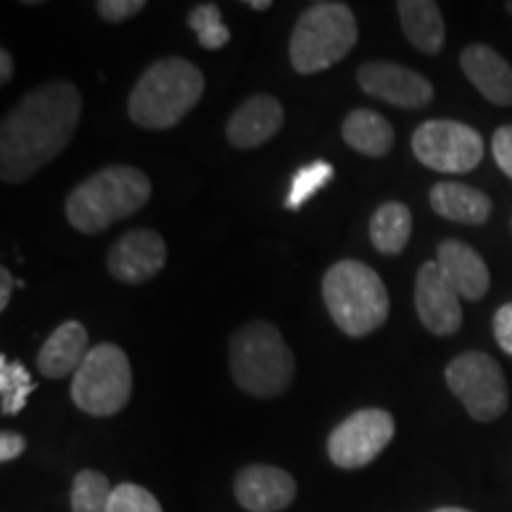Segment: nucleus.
<instances>
[{
  "instance_id": "1",
  "label": "nucleus",
  "mask_w": 512,
  "mask_h": 512,
  "mask_svg": "<svg viewBox=\"0 0 512 512\" xmlns=\"http://www.w3.org/2000/svg\"><path fill=\"white\" fill-rule=\"evenodd\" d=\"M83 98L69 81H53L24 95L0 126V178L17 185L60 155L79 126Z\"/></svg>"
},
{
  "instance_id": "2",
  "label": "nucleus",
  "mask_w": 512,
  "mask_h": 512,
  "mask_svg": "<svg viewBox=\"0 0 512 512\" xmlns=\"http://www.w3.org/2000/svg\"><path fill=\"white\" fill-rule=\"evenodd\" d=\"M152 183L136 166H107L69 192L64 214L79 233H102L150 202Z\"/></svg>"
},
{
  "instance_id": "3",
  "label": "nucleus",
  "mask_w": 512,
  "mask_h": 512,
  "mask_svg": "<svg viewBox=\"0 0 512 512\" xmlns=\"http://www.w3.org/2000/svg\"><path fill=\"white\" fill-rule=\"evenodd\" d=\"M204 95L200 67L181 57L157 60L140 76L128 98V117L147 131H164L181 119Z\"/></svg>"
},
{
  "instance_id": "4",
  "label": "nucleus",
  "mask_w": 512,
  "mask_h": 512,
  "mask_svg": "<svg viewBox=\"0 0 512 512\" xmlns=\"http://www.w3.org/2000/svg\"><path fill=\"white\" fill-rule=\"evenodd\" d=\"M230 373L256 399L285 394L294 377V354L275 325L254 320L230 339Z\"/></svg>"
},
{
  "instance_id": "5",
  "label": "nucleus",
  "mask_w": 512,
  "mask_h": 512,
  "mask_svg": "<svg viewBox=\"0 0 512 512\" xmlns=\"http://www.w3.org/2000/svg\"><path fill=\"white\" fill-rule=\"evenodd\" d=\"M323 299L337 328L349 337H366L389 316V292L382 278L363 261L344 259L328 268Z\"/></svg>"
},
{
  "instance_id": "6",
  "label": "nucleus",
  "mask_w": 512,
  "mask_h": 512,
  "mask_svg": "<svg viewBox=\"0 0 512 512\" xmlns=\"http://www.w3.org/2000/svg\"><path fill=\"white\" fill-rule=\"evenodd\" d=\"M358 41L354 10L344 3H316L292 29L290 62L297 74H318L344 60Z\"/></svg>"
},
{
  "instance_id": "7",
  "label": "nucleus",
  "mask_w": 512,
  "mask_h": 512,
  "mask_svg": "<svg viewBox=\"0 0 512 512\" xmlns=\"http://www.w3.org/2000/svg\"><path fill=\"white\" fill-rule=\"evenodd\" d=\"M133 392V370L117 344H98L74 373L72 401L93 418H110L126 406Z\"/></svg>"
},
{
  "instance_id": "8",
  "label": "nucleus",
  "mask_w": 512,
  "mask_h": 512,
  "mask_svg": "<svg viewBox=\"0 0 512 512\" xmlns=\"http://www.w3.org/2000/svg\"><path fill=\"white\" fill-rule=\"evenodd\" d=\"M444 375L448 389L475 420L491 422L508 408V384L494 356L465 351L448 363Z\"/></svg>"
},
{
  "instance_id": "9",
  "label": "nucleus",
  "mask_w": 512,
  "mask_h": 512,
  "mask_svg": "<svg viewBox=\"0 0 512 512\" xmlns=\"http://www.w3.org/2000/svg\"><path fill=\"white\" fill-rule=\"evenodd\" d=\"M413 155L439 174H467L484 157V140L472 126L453 119H432L415 128Z\"/></svg>"
},
{
  "instance_id": "10",
  "label": "nucleus",
  "mask_w": 512,
  "mask_h": 512,
  "mask_svg": "<svg viewBox=\"0 0 512 512\" xmlns=\"http://www.w3.org/2000/svg\"><path fill=\"white\" fill-rule=\"evenodd\" d=\"M392 413L382 408H363L342 420L328 437V456L342 470H358L380 456L394 439Z\"/></svg>"
},
{
  "instance_id": "11",
  "label": "nucleus",
  "mask_w": 512,
  "mask_h": 512,
  "mask_svg": "<svg viewBox=\"0 0 512 512\" xmlns=\"http://www.w3.org/2000/svg\"><path fill=\"white\" fill-rule=\"evenodd\" d=\"M358 86L370 98L384 100L403 110H422L434 98V86L425 76L403 64L377 60L358 67Z\"/></svg>"
},
{
  "instance_id": "12",
  "label": "nucleus",
  "mask_w": 512,
  "mask_h": 512,
  "mask_svg": "<svg viewBox=\"0 0 512 512\" xmlns=\"http://www.w3.org/2000/svg\"><path fill=\"white\" fill-rule=\"evenodd\" d=\"M166 266V242L150 228L128 230L107 254V268L119 283L143 285Z\"/></svg>"
},
{
  "instance_id": "13",
  "label": "nucleus",
  "mask_w": 512,
  "mask_h": 512,
  "mask_svg": "<svg viewBox=\"0 0 512 512\" xmlns=\"http://www.w3.org/2000/svg\"><path fill=\"white\" fill-rule=\"evenodd\" d=\"M415 311H418L420 323L437 337L456 335L463 325L458 292L446 283L437 261H427L420 266L418 278H415Z\"/></svg>"
},
{
  "instance_id": "14",
  "label": "nucleus",
  "mask_w": 512,
  "mask_h": 512,
  "mask_svg": "<svg viewBox=\"0 0 512 512\" xmlns=\"http://www.w3.org/2000/svg\"><path fill=\"white\" fill-rule=\"evenodd\" d=\"M235 498L249 512H280L297 498V482L275 465H247L235 477Z\"/></svg>"
},
{
  "instance_id": "15",
  "label": "nucleus",
  "mask_w": 512,
  "mask_h": 512,
  "mask_svg": "<svg viewBox=\"0 0 512 512\" xmlns=\"http://www.w3.org/2000/svg\"><path fill=\"white\" fill-rule=\"evenodd\" d=\"M283 105L271 95H254L230 114L226 124V136L230 145L238 150H254L264 145L283 128Z\"/></svg>"
},
{
  "instance_id": "16",
  "label": "nucleus",
  "mask_w": 512,
  "mask_h": 512,
  "mask_svg": "<svg viewBox=\"0 0 512 512\" xmlns=\"http://www.w3.org/2000/svg\"><path fill=\"white\" fill-rule=\"evenodd\" d=\"M437 266L458 297L477 302L489 292L491 275L486 261L465 242L444 240L437 249Z\"/></svg>"
},
{
  "instance_id": "17",
  "label": "nucleus",
  "mask_w": 512,
  "mask_h": 512,
  "mask_svg": "<svg viewBox=\"0 0 512 512\" xmlns=\"http://www.w3.org/2000/svg\"><path fill=\"white\" fill-rule=\"evenodd\" d=\"M460 67L486 100L501 107L512 105V67L494 48L482 43L467 46L460 53Z\"/></svg>"
},
{
  "instance_id": "18",
  "label": "nucleus",
  "mask_w": 512,
  "mask_h": 512,
  "mask_svg": "<svg viewBox=\"0 0 512 512\" xmlns=\"http://www.w3.org/2000/svg\"><path fill=\"white\" fill-rule=\"evenodd\" d=\"M88 332L79 320H67L46 339L41 351H38L36 368L41 375L50 380H62V377L76 373L88 356Z\"/></svg>"
},
{
  "instance_id": "19",
  "label": "nucleus",
  "mask_w": 512,
  "mask_h": 512,
  "mask_svg": "<svg viewBox=\"0 0 512 512\" xmlns=\"http://www.w3.org/2000/svg\"><path fill=\"white\" fill-rule=\"evenodd\" d=\"M430 204L439 216L448 221L482 226L491 216V200L482 190L463 183H437L430 190Z\"/></svg>"
},
{
  "instance_id": "20",
  "label": "nucleus",
  "mask_w": 512,
  "mask_h": 512,
  "mask_svg": "<svg viewBox=\"0 0 512 512\" xmlns=\"http://www.w3.org/2000/svg\"><path fill=\"white\" fill-rule=\"evenodd\" d=\"M403 34L420 53L437 55L444 48L446 27L437 3L432 0H401L396 5Z\"/></svg>"
},
{
  "instance_id": "21",
  "label": "nucleus",
  "mask_w": 512,
  "mask_h": 512,
  "mask_svg": "<svg viewBox=\"0 0 512 512\" xmlns=\"http://www.w3.org/2000/svg\"><path fill=\"white\" fill-rule=\"evenodd\" d=\"M344 143L366 157H384L394 147V128L382 114L373 110H354L342 124Z\"/></svg>"
},
{
  "instance_id": "22",
  "label": "nucleus",
  "mask_w": 512,
  "mask_h": 512,
  "mask_svg": "<svg viewBox=\"0 0 512 512\" xmlns=\"http://www.w3.org/2000/svg\"><path fill=\"white\" fill-rule=\"evenodd\" d=\"M413 233V214L403 202H384L370 219V242L380 254L396 256Z\"/></svg>"
},
{
  "instance_id": "23",
  "label": "nucleus",
  "mask_w": 512,
  "mask_h": 512,
  "mask_svg": "<svg viewBox=\"0 0 512 512\" xmlns=\"http://www.w3.org/2000/svg\"><path fill=\"white\" fill-rule=\"evenodd\" d=\"M34 389L36 384L22 363L0 356V411L3 415H17L22 411Z\"/></svg>"
},
{
  "instance_id": "24",
  "label": "nucleus",
  "mask_w": 512,
  "mask_h": 512,
  "mask_svg": "<svg viewBox=\"0 0 512 512\" xmlns=\"http://www.w3.org/2000/svg\"><path fill=\"white\" fill-rule=\"evenodd\" d=\"M114 486L98 470H81L72 484V512H107Z\"/></svg>"
},
{
  "instance_id": "25",
  "label": "nucleus",
  "mask_w": 512,
  "mask_h": 512,
  "mask_svg": "<svg viewBox=\"0 0 512 512\" xmlns=\"http://www.w3.org/2000/svg\"><path fill=\"white\" fill-rule=\"evenodd\" d=\"M332 176H335V169H332L325 159H316V162L304 164L302 169H297V174L292 176L285 207L292 211L302 209L320 188H325V185L332 181Z\"/></svg>"
},
{
  "instance_id": "26",
  "label": "nucleus",
  "mask_w": 512,
  "mask_h": 512,
  "mask_svg": "<svg viewBox=\"0 0 512 512\" xmlns=\"http://www.w3.org/2000/svg\"><path fill=\"white\" fill-rule=\"evenodd\" d=\"M188 27L207 50H221L230 41V29L223 24L221 8L216 3L195 5L188 15Z\"/></svg>"
},
{
  "instance_id": "27",
  "label": "nucleus",
  "mask_w": 512,
  "mask_h": 512,
  "mask_svg": "<svg viewBox=\"0 0 512 512\" xmlns=\"http://www.w3.org/2000/svg\"><path fill=\"white\" fill-rule=\"evenodd\" d=\"M107 512H164L162 505L143 486L124 482L114 486Z\"/></svg>"
},
{
  "instance_id": "28",
  "label": "nucleus",
  "mask_w": 512,
  "mask_h": 512,
  "mask_svg": "<svg viewBox=\"0 0 512 512\" xmlns=\"http://www.w3.org/2000/svg\"><path fill=\"white\" fill-rule=\"evenodd\" d=\"M145 8V0H100L98 12L107 22H124Z\"/></svg>"
},
{
  "instance_id": "29",
  "label": "nucleus",
  "mask_w": 512,
  "mask_h": 512,
  "mask_svg": "<svg viewBox=\"0 0 512 512\" xmlns=\"http://www.w3.org/2000/svg\"><path fill=\"white\" fill-rule=\"evenodd\" d=\"M491 150H494L498 169L512 178V126L498 128L494 133V140H491Z\"/></svg>"
},
{
  "instance_id": "30",
  "label": "nucleus",
  "mask_w": 512,
  "mask_h": 512,
  "mask_svg": "<svg viewBox=\"0 0 512 512\" xmlns=\"http://www.w3.org/2000/svg\"><path fill=\"white\" fill-rule=\"evenodd\" d=\"M494 337L505 354L512 356V302L503 304L494 316Z\"/></svg>"
},
{
  "instance_id": "31",
  "label": "nucleus",
  "mask_w": 512,
  "mask_h": 512,
  "mask_svg": "<svg viewBox=\"0 0 512 512\" xmlns=\"http://www.w3.org/2000/svg\"><path fill=\"white\" fill-rule=\"evenodd\" d=\"M27 448V439L17 432H8L5 430L0 434V460L3 463H10V460H17Z\"/></svg>"
},
{
  "instance_id": "32",
  "label": "nucleus",
  "mask_w": 512,
  "mask_h": 512,
  "mask_svg": "<svg viewBox=\"0 0 512 512\" xmlns=\"http://www.w3.org/2000/svg\"><path fill=\"white\" fill-rule=\"evenodd\" d=\"M15 285V275H12L8 268H0V311H5L10 306V297Z\"/></svg>"
},
{
  "instance_id": "33",
  "label": "nucleus",
  "mask_w": 512,
  "mask_h": 512,
  "mask_svg": "<svg viewBox=\"0 0 512 512\" xmlns=\"http://www.w3.org/2000/svg\"><path fill=\"white\" fill-rule=\"evenodd\" d=\"M15 67H12V55L8 50H0V83H8Z\"/></svg>"
},
{
  "instance_id": "34",
  "label": "nucleus",
  "mask_w": 512,
  "mask_h": 512,
  "mask_svg": "<svg viewBox=\"0 0 512 512\" xmlns=\"http://www.w3.org/2000/svg\"><path fill=\"white\" fill-rule=\"evenodd\" d=\"M249 8L252 10H259V12H264V10H271V0H249Z\"/></svg>"
},
{
  "instance_id": "35",
  "label": "nucleus",
  "mask_w": 512,
  "mask_h": 512,
  "mask_svg": "<svg viewBox=\"0 0 512 512\" xmlns=\"http://www.w3.org/2000/svg\"><path fill=\"white\" fill-rule=\"evenodd\" d=\"M432 512H470V510H463V508H437Z\"/></svg>"
}]
</instances>
